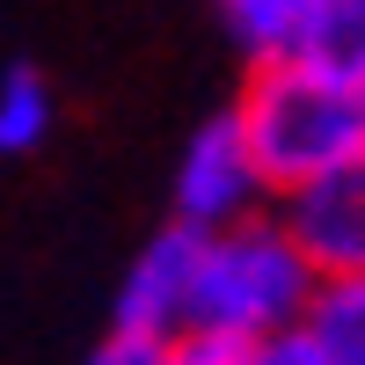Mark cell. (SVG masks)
<instances>
[{
    "label": "cell",
    "mask_w": 365,
    "mask_h": 365,
    "mask_svg": "<svg viewBox=\"0 0 365 365\" xmlns=\"http://www.w3.org/2000/svg\"><path fill=\"white\" fill-rule=\"evenodd\" d=\"M241 139L263 168L270 190H299V182L329 175L365 146V81L307 66V58H263V73L249 81V96L234 110Z\"/></svg>",
    "instance_id": "1"
},
{
    "label": "cell",
    "mask_w": 365,
    "mask_h": 365,
    "mask_svg": "<svg viewBox=\"0 0 365 365\" xmlns=\"http://www.w3.org/2000/svg\"><path fill=\"white\" fill-rule=\"evenodd\" d=\"M322 270L292 241L278 212H249L234 227L197 234V292H190V329H220V336H278L299 329Z\"/></svg>",
    "instance_id": "2"
},
{
    "label": "cell",
    "mask_w": 365,
    "mask_h": 365,
    "mask_svg": "<svg viewBox=\"0 0 365 365\" xmlns=\"http://www.w3.org/2000/svg\"><path fill=\"white\" fill-rule=\"evenodd\" d=\"M263 197H270V182H263V168L249 154V139H241L234 110L197 125L190 146H182V161H175V220L212 234V227H234L249 212H263Z\"/></svg>",
    "instance_id": "3"
},
{
    "label": "cell",
    "mask_w": 365,
    "mask_h": 365,
    "mask_svg": "<svg viewBox=\"0 0 365 365\" xmlns=\"http://www.w3.org/2000/svg\"><path fill=\"white\" fill-rule=\"evenodd\" d=\"M278 220L292 227V241L307 249V263L322 278H365V146L329 175L285 190Z\"/></svg>",
    "instance_id": "4"
},
{
    "label": "cell",
    "mask_w": 365,
    "mask_h": 365,
    "mask_svg": "<svg viewBox=\"0 0 365 365\" xmlns=\"http://www.w3.org/2000/svg\"><path fill=\"white\" fill-rule=\"evenodd\" d=\"M190 292H197V227L168 220V227L132 256V270L117 278L110 329L168 344V336H182V329H190Z\"/></svg>",
    "instance_id": "5"
},
{
    "label": "cell",
    "mask_w": 365,
    "mask_h": 365,
    "mask_svg": "<svg viewBox=\"0 0 365 365\" xmlns=\"http://www.w3.org/2000/svg\"><path fill=\"white\" fill-rule=\"evenodd\" d=\"M285 58H307V66L365 81V0H307L299 37H292Z\"/></svg>",
    "instance_id": "6"
},
{
    "label": "cell",
    "mask_w": 365,
    "mask_h": 365,
    "mask_svg": "<svg viewBox=\"0 0 365 365\" xmlns=\"http://www.w3.org/2000/svg\"><path fill=\"white\" fill-rule=\"evenodd\" d=\"M299 329L329 365H365V278H322Z\"/></svg>",
    "instance_id": "7"
},
{
    "label": "cell",
    "mask_w": 365,
    "mask_h": 365,
    "mask_svg": "<svg viewBox=\"0 0 365 365\" xmlns=\"http://www.w3.org/2000/svg\"><path fill=\"white\" fill-rule=\"evenodd\" d=\"M51 125H58V103H51L44 73L8 66V73H0V161L37 154V146L51 139Z\"/></svg>",
    "instance_id": "8"
},
{
    "label": "cell",
    "mask_w": 365,
    "mask_h": 365,
    "mask_svg": "<svg viewBox=\"0 0 365 365\" xmlns=\"http://www.w3.org/2000/svg\"><path fill=\"white\" fill-rule=\"evenodd\" d=\"M220 15H227V29H234V44L263 66V58H285V51H292L307 0H220Z\"/></svg>",
    "instance_id": "9"
},
{
    "label": "cell",
    "mask_w": 365,
    "mask_h": 365,
    "mask_svg": "<svg viewBox=\"0 0 365 365\" xmlns=\"http://www.w3.org/2000/svg\"><path fill=\"white\" fill-rule=\"evenodd\" d=\"M161 365H249V344L220 336V329H182L161 344Z\"/></svg>",
    "instance_id": "10"
},
{
    "label": "cell",
    "mask_w": 365,
    "mask_h": 365,
    "mask_svg": "<svg viewBox=\"0 0 365 365\" xmlns=\"http://www.w3.org/2000/svg\"><path fill=\"white\" fill-rule=\"evenodd\" d=\"M249 365H329V358L314 351L307 329H278V336H256L249 344Z\"/></svg>",
    "instance_id": "11"
},
{
    "label": "cell",
    "mask_w": 365,
    "mask_h": 365,
    "mask_svg": "<svg viewBox=\"0 0 365 365\" xmlns=\"http://www.w3.org/2000/svg\"><path fill=\"white\" fill-rule=\"evenodd\" d=\"M88 365H161V344H154V336H125V329H110V336L88 351Z\"/></svg>",
    "instance_id": "12"
}]
</instances>
